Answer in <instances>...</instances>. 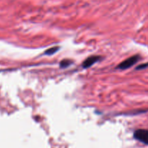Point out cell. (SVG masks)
I'll use <instances>...</instances> for the list:
<instances>
[{"label":"cell","mask_w":148,"mask_h":148,"mask_svg":"<svg viewBox=\"0 0 148 148\" xmlns=\"http://www.w3.org/2000/svg\"><path fill=\"white\" fill-rule=\"evenodd\" d=\"M140 60V56L136 55V56H133L132 57H130L129 59H126L124 62H121L118 66H117V69H129L130 67L132 66L134 64L137 63L138 61Z\"/></svg>","instance_id":"6da1fadb"},{"label":"cell","mask_w":148,"mask_h":148,"mask_svg":"<svg viewBox=\"0 0 148 148\" xmlns=\"http://www.w3.org/2000/svg\"><path fill=\"white\" fill-rule=\"evenodd\" d=\"M134 137L138 141L148 145V130H137L134 132Z\"/></svg>","instance_id":"7a4b0ae2"},{"label":"cell","mask_w":148,"mask_h":148,"mask_svg":"<svg viewBox=\"0 0 148 148\" xmlns=\"http://www.w3.org/2000/svg\"><path fill=\"white\" fill-rule=\"evenodd\" d=\"M101 59V56H92L88 57L85 62L82 64V66L83 68H88L90 66H91L92 65H93L95 62H97L98 61H99Z\"/></svg>","instance_id":"3957f363"},{"label":"cell","mask_w":148,"mask_h":148,"mask_svg":"<svg viewBox=\"0 0 148 148\" xmlns=\"http://www.w3.org/2000/svg\"><path fill=\"white\" fill-rule=\"evenodd\" d=\"M59 47H53V48H51V49H49L48 50H46V55H51L53 54L54 53H56L58 50H59Z\"/></svg>","instance_id":"277c9868"},{"label":"cell","mask_w":148,"mask_h":148,"mask_svg":"<svg viewBox=\"0 0 148 148\" xmlns=\"http://www.w3.org/2000/svg\"><path fill=\"white\" fill-rule=\"evenodd\" d=\"M71 64H72V62H71V61H69V60L62 61L60 63V67L61 68H65V67H66V66H69Z\"/></svg>","instance_id":"5b68a950"},{"label":"cell","mask_w":148,"mask_h":148,"mask_svg":"<svg viewBox=\"0 0 148 148\" xmlns=\"http://www.w3.org/2000/svg\"><path fill=\"white\" fill-rule=\"evenodd\" d=\"M148 67V63L146 64H143L140 65L137 67V70H140V69H146V68Z\"/></svg>","instance_id":"8992f818"}]
</instances>
